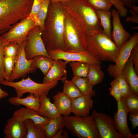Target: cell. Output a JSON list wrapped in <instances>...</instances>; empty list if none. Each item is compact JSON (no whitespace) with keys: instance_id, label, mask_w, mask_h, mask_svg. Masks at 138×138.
Instances as JSON below:
<instances>
[{"instance_id":"6da1fadb","label":"cell","mask_w":138,"mask_h":138,"mask_svg":"<svg viewBox=\"0 0 138 138\" xmlns=\"http://www.w3.org/2000/svg\"><path fill=\"white\" fill-rule=\"evenodd\" d=\"M85 37L87 50L97 59L115 62L120 49L103 30L87 31Z\"/></svg>"},{"instance_id":"7a4b0ae2","label":"cell","mask_w":138,"mask_h":138,"mask_svg":"<svg viewBox=\"0 0 138 138\" xmlns=\"http://www.w3.org/2000/svg\"><path fill=\"white\" fill-rule=\"evenodd\" d=\"M32 3L33 0H0V35L28 17Z\"/></svg>"},{"instance_id":"3957f363","label":"cell","mask_w":138,"mask_h":138,"mask_svg":"<svg viewBox=\"0 0 138 138\" xmlns=\"http://www.w3.org/2000/svg\"><path fill=\"white\" fill-rule=\"evenodd\" d=\"M63 3L50 1L49 5L53 11L52 25L54 32L43 41L47 51L56 49L65 51L64 40L65 17L61 9Z\"/></svg>"},{"instance_id":"277c9868","label":"cell","mask_w":138,"mask_h":138,"mask_svg":"<svg viewBox=\"0 0 138 138\" xmlns=\"http://www.w3.org/2000/svg\"><path fill=\"white\" fill-rule=\"evenodd\" d=\"M65 127L72 135L79 138H101L91 116L64 117Z\"/></svg>"},{"instance_id":"5b68a950","label":"cell","mask_w":138,"mask_h":138,"mask_svg":"<svg viewBox=\"0 0 138 138\" xmlns=\"http://www.w3.org/2000/svg\"><path fill=\"white\" fill-rule=\"evenodd\" d=\"M59 80L45 83H39L35 82L29 77L17 82H10L4 79L0 83L5 86H10L14 88L18 98H21L26 93L33 94L35 97L39 98L41 95L48 94L49 90L55 87L58 84Z\"/></svg>"},{"instance_id":"8992f818","label":"cell","mask_w":138,"mask_h":138,"mask_svg":"<svg viewBox=\"0 0 138 138\" xmlns=\"http://www.w3.org/2000/svg\"><path fill=\"white\" fill-rule=\"evenodd\" d=\"M65 3L76 7L86 31L103 30L96 10L88 0H71Z\"/></svg>"},{"instance_id":"52a82bcc","label":"cell","mask_w":138,"mask_h":138,"mask_svg":"<svg viewBox=\"0 0 138 138\" xmlns=\"http://www.w3.org/2000/svg\"><path fill=\"white\" fill-rule=\"evenodd\" d=\"M36 26L34 21L27 17L13 25L1 36L6 44L12 42L20 45L26 40L29 32Z\"/></svg>"},{"instance_id":"ba28073f","label":"cell","mask_w":138,"mask_h":138,"mask_svg":"<svg viewBox=\"0 0 138 138\" xmlns=\"http://www.w3.org/2000/svg\"><path fill=\"white\" fill-rule=\"evenodd\" d=\"M42 34L39 27L37 26L28 33L24 48L25 55L27 59H31L38 55L50 57L44 43Z\"/></svg>"},{"instance_id":"9c48e42d","label":"cell","mask_w":138,"mask_h":138,"mask_svg":"<svg viewBox=\"0 0 138 138\" xmlns=\"http://www.w3.org/2000/svg\"><path fill=\"white\" fill-rule=\"evenodd\" d=\"M64 40L65 51L76 52L87 50L85 32H77L68 19L65 22Z\"/></svg>"},{"instance_id":"30bf717a","label":"cell","mask_w":138,"mask_h":138,"mask_svg":"<svg viewBox=\"0 0 138 138\" xmlns=\"http://www.w3.org/2000/svg\"><path fill=\"white\" fill-rule=\"evenodd\" d=\"M138 43V32L134 33L120 48L114 64L109 65L107 71L109 74L114 78L121 73L129 59L134 47Z\"/></svg>"},{"instance_id":"8fae6325","label":"cell","mask_w":138,"mask_h":138,"mask_svg":"<svg viewBox=\"0 0 138 138\" xmlns=\"http://www.w3.org/2000/svg\"><path fill=\"white\" fill-rule=\"evenodd\" d=\"M53 60L61 59L68 63L78 61L89 64H101V62L97 59L87 50L69 52L61 50H55L48 52Z\"/></svg>"},{"instance_id":"7c38bea8","label":"cell","mask_w":138,"mask_h":138,"mask_svg":"<svg viewBox=\"0 0 138 138\" xmlns=\"http://www.w3.org/2000/svg\"><path fill=\"white\" fill-rule=\"evenodd\" d=\"M26 41L19 45L15 57L14 67L9 78V81L13 82L21 77H25L28 73H33L36 71L37 68L33 65L32 59L28 60L25 55L24 48Z\"/></svg>"},{"instance_id":"4fadbf2b","label":"cell","mask_w":138,"mask_h":138,"mask_svg":"<svg viewBox=\"0 0 138 138\" xmlns=\"http://www.w3.org/2000/svg\"><path fill=\"white\" fill-rule=\"evenodd\" d=\"M95 121L101 138H124L117 130L111 116L94 110L91 116Z\"/></svg>"},{"instance_id":"5bb4252c","label":"cell","mask_w":138,"mask_h":138,"mask_svg":"<svg viewBox=\"0 0 138 138\" xmlns=\"http://www.w3.org/2000/svg\"><path fill=\"white\" fill-rule=\"evenodd\" d=\"M117 103V110L114 114L113 118L117 130L124 138H137L138 133L133 135L128 127L127 120L128 113L123 99L121 98L120 101Z\"/></svg>"},{"instance_id":"9a60e30c","label":"cell","mask_w":138,"mask_h":138,"mask_svg":"<svg viewBox=\"0 0 138 138\" xmlns=\"http://www.w3.org/2000/svg\"><path fill=\"white\" fill-rule=\"evenodd\" d=\"M3 132L5 138H25L27 129L24 121L13 113L12 117L7 120Z\"/></svg>"},{"instance_id":"2e32d148","label":"cell","mask_w":138,"mask_h":138,"mask_svg":"<svg viewBox=\"0 0 138 138\" xmlns=\"http://www.w3.org/2000/svg\"><path fill=\"white\" fill-rule=\"evenodd\" d=\"M111 12L113 17L112 39L117 46L120 49L130 39L131 35L125 30L122 25L119 12L114 9H112Z\"/></svg>"},{"instance_id":"e0dca14e","label":"cell","mask_w":138,"mask_h":138,"mask_svg":"<svg viewBox=\"0 0 138 138\" xmlns=\"http://www.w3.org/2000/svg\"><path fill=\"white\" fill-rule=\"evenodd\" d=\"M92 97L83 95L71 100L72 113L76 116L81 117L89 116L94 105Z\"/></svg>"},{"instance_id":"ac0fdd59","label":"cell","mask_w":138,"mask_h":138,"mask_svg":"<svg viewBox=\"0 0 138 138\" xmlns=\"http://www.w3.org/2000/svg\"><path fill=\"white\" fill-rule=\"evenodd\" d=\"M24 121L28 119H31L34 126L38 129L44 130L51 119L44 118L40 116L37 111L27 108H21L16 110L13 113Z\"/></svg>"},{"instance_id":"d6986e66","label":"cell","mask_w":138,"mask_h":138,"mask_svg":"<svg viewBox=\"0 0 138 138\" xmlns=\"http://www.w3.org/2000/svg\"><path fill=\"white\" fill-rule=\"evenodd\" d=\"M54 61L53 66L48 73L44 76L42 83H49L56 80H60L63 77L67 76L66 69L68 63L61 59Z\"/></svg>"},{"instance_id":"ffe728a7","label":"cell","mask_w":138,"mask_h":138,"mask_svg":"<svg viewBox=\"0 0 138 138\" xmlns=\"http://www.w3.org/2000/svg\"><path fill=\"white\" fill-rule=\"evenodd\" d=\"M47 95L44 94L39 97L40 104L37 112L42 117L48 119H52L59 117L61 114Z\"/></svg>"},{"instance_id":"44dd1931","label":"cell","mask_w":138,"mask_h":138,"mask_svg":"<svg viewBox=\"0 0 138 138\" xmlns=\"http://www.w3.org/2000/svg\"><path fill=\"white\" fill-rule=\"evenodd\" d=\"M121 73L129 86L131 91L138 96V75L134 70L133 64L130 58Z\"/></svg>"},{"instance_id":"7402d4cb","label":"cell","mask_w":138,"mask_h":138,"mask_svg":"<svg viewBox=\"0 0 138 138\" xmlns=\"http://www.w3.org/2000/svg\"><path fill=\"white\" fill-rule=\"evenodd\" d=\"M53 103L61 114L70 116L71 112V99L62 92L59 91L53 97Z\"/></svg>"},{"instance_id":"603a6c76","label":"cell","mask_w":138,"mask_h":138,"mask_svg":"<svg viewBox=\"0 0 138 138\" xmlns=\"http://www.w3.org/2000/svg\"><path fill=\"white\" fill-rule=\"evenodd\" d=\"M9 102L16 106L20 105L25 106L26 108L37 111L40 105V99L34 96L32 94H30L24 98L13 97L9 98Z\"/></svg>"},{"instance_id":"cb8c5ba5","label":"cell","mask_w":138,"mask_h":138,"mask_svg":"<svg viewBox=\"0 0 138 138\" xmlns=\"http://www.w3.org/2000/svg\"><path fill=\"white\" fill-rule=\"evenodd\" d=\"M65 126V120L63 116L61 115L50 119L44 129L45 138H53L60 129Z\"/></svg>"},{"instance_id":"d4e9b609","label":"cell","mask_w":138,"mask_h":138,"mask_svg":"<svg viewBox=\"0 0 138 138\" xmlns=\"http://www.w3.org/2000/svg\"><path fill=\"white\" fill-rule=\"evenodd\" d=\"M75 84L84 95L95 96L96 91L93 89L87 77L74 76L71 80Z\"/></svg>"},{"instance_id":"484cf974","label":"cell","mask_w":138,"mask_h":138,"mask_svg":"<svg viewBox=\"0 0 138 138\" xmlns=\"http://www.w3.org/2000/svg\"><path fill=\"white\" fill-rule=\"evenodd\" d=\"M101 64H89L87 77L91 85L93 87L101 82L104 73L101 70Z\"/></svg>"},{"instance_id":"4316f807","label":"cell","mask_w":138,"mask_h":138,"mask_svg":"<svg viewBox=\"0 0 138 138\" xmlns=\"http://www.w3.org/2000/svg\"><path fill=\"white\" fill-rule=\"evenodd\" d=\"M32 59L33 66L39 68L44 76L48 72L54 63V60L51 57L45 56H37Z\"/></svg>"},{"instance_id":"83f0119b","label":"cell","mask_w":138,"mask_h":138,"mask_svg":"<svg viewBox=\"0 0 138 138\" xmlns=\"http://www.w3.org/2000/svg\"><path fill=\"white\" fill-rule=\"evenodd\" d=\"M96 11L102 28L103 32L112 39V26L111 21L112 15L111 12L101 10H96Z\"/></svg>"},{"instance_id":"f1b7e54d","label":"cell","mask_w":138,"mask_h":138,"mask_svg":"<svg viewBox=\"0 0 138 138\" xmlns=\"http://www.w3.org/2000/svg\"><path fill=\"white\" fill-rule=\"evenodd\" d=\"M60 80L63 84L62 92L71 100L83 95L76 85L67 79V76L63 77Z\"/></svg>"},{"instance_id":"f546056e","label":"cell","mask_w":138,"mask_h":138,"mask_svg":"<svg viewBox=\"0 0 138 138\" xmlns=\"http://www.w3.org/2000/svg\"><path fill=\"white\" fill-rule=\"evenodd\" d=\"M24 122L27 129V134L25 138H45L44 130L36 128L31 119H27Z\"/></svg>"},{"instance_id":"4dcf8cb0","label":"cell","mask_w":138,"mask_h":138,"mask_svg":"<svg viewBox=\"0 0 138 138\" xmlns=\"http://www.w3.org/2000/svg\"><path fill=\"white\" fill-rule=\"evenodd\" d=\"M89 65L87 63L78 61H72L69 63L74 76L84 77H87Z\"/></svg>"},{"instance_id":"1f68e13d","label":"cell","mask_w":138,"mask_h":138,"mask_svg":"<svg viewBox=\"0 0 138 138\" xmlns=\"http://www.w3.org/2000/svg\"><path fill=\"white\" fill-rule=\"evenodd\" d=\"M122 98L128 113H138V96L131 91L128 95Z\"/></svg>"},{"instance_id":"d6a6232c","label":"cell","mask_w":138,"mask_h":138,"mask_svg":"<svg viewBox=\"0 0 138 138\" xmlns=\"http://www.w3.org/2000/svg\"><path fill=\"white\" fill-rule=\"evenodd\" d=\"M50 2V0H44L38 13V19L40 24L39 28L42 32L44 30L45 21L47 16Z\"/></svg>"},{"instance_id":"836d02e7","label":"cell","mask_w":138,"mask_h":138,"mask_svg":"<svg viewBox=\"0 0 138 138\" xmlns=\"http://www.w3.org/2000/svg\"><path fill=\"white\" fill-rule=\"evenodd\" d=\"M44 0H33L31 10L28 16L34 21L36 26L39 27L40 24L38 19V14Z\"/></svg>"},{"instance_id":"e575fe53","label":"cell","mask_w":138,"mask_h":138,"mask_svg":"<svg viewBox=\"0 0 138 138\" xmlns=\"http://www.w3.org/2000/svg\"><path fill=\"white\" fill-rule=\"evenodd\" d=\"M96 10L110 11L113 4L109 0H88Z\"/></svg>"},{"instance_id":"d590c367","label":"cell","mask_w":138,"mask_h":138,"mask_svg":"<svg viewBox=\"0 0 138 138\" xmlns=\"http://www.w3.org/2000/svg\"><path fill=\"white\" fill-rule=\"evenodd\" d=\"M15 57L5 56L4 67L5 75V79L9 80L14 69L15 64Z\"/></svg>"},{"instance_id":"8d00e7d4","label":"cell","mask_w":138,"mask_h":138,"mask_svg":"<svg viewBox=\"0 0 138 138\" xmlns=\"http://www.w3.org/2000/svg\"><path fill=\"white\" fill-rule=\"evenodd\" d=\"M19 45L12 42L6 44L3 48L5 56L15 57L17 55Z\"/></svg>"},{"instance_id":"74e56055","label":"cell","mask_w":138,"mask_h":138,"mask_svg":"<svg viewBox=\"0 0 138 138\" xmlns=\"http://www.w3.org/2000/svg\"><path fill=\"white\" fill-rule=\"evenodd\" d=\"M110 87L109 88L110 95L114 97L118 102L121 99L120 87L117 77L114 78L110 83Z\"/></svg>"},{"instance_id":"f35d334b","label":"cell","mask_w":138,"mask_h":138,"mask_svg":"<svg viewBox=\"0 0 138 138\" xmlns=\"http://www.w3.org/2000/svg\"><path fill=\"white\" fill-rule=\"evenodd\" d=\"M4 40L0 35V82L5 79L4 64V55L3 52L4 45L6 44Z\"/></svg>"},{"instance_id":"ab89813d","label":"cell","mask_w":138,"mask_h":138,"mask_svg":"<svg viewBox=\"0 0 138 138\" xmlns=\"http://www.w3.org/2000/svg\"><path fill=\"white\" fill-rule=\"evenodd\" d=\"M113 4L119 13L120 16L125 17L127 14L128 11L124 4L120 0H109Z\"/></svg>"},{"instance_id":"60d3db41","label":"cell","mask_w":138,"mask_h":138,"mask_svg":"<svg viewBox=\"0 0 138 138\" xmlns=\"http://www.w3.org/2000/svg\"><path fill=\"white\" fill-rule=\"evenodd\" d=\"M130 58L132 62L134 70L138 75V43L132 49Z\"/></svg>"},{"instance_id":"b9f144b4","label":"cell","mask_w":138,"mask_h":138,"mask_svg":"<svg viewBox=\"0 0 138 138\" xmlns=\"http://www.w3.org/2000/svg\"><path fill=\"white\" fill-rule=\"evenodd\" d=\"M129 119L132 125V129H135L138 126V113L129 114Z\"/></svg>"},{"instance_id":"7bdbcfd3","label":"cell","mask_w":138,"mask_h":138,"mask_svg":"<svg viewBox=\"0 0 138 138\" xmlns=\"http://www.w3.org/2000/svg\"><path fill=\"white\" fill-rule=\"evenodd\" d=\"M130 12L132 14V16L128 17L125 19L128 22L131 21L132 22L138 23V15L136 14L132 9L131 8Z\"/></svg>"},{"instance_id":"ee69618b","label":"cell","mask_w":138,"mask_h":138,"mask_svg":"<svg viewBox=\"0 0 138 138\" xmlns=\"http://www.w3.org/2000/svg\"><path fill=\"white\" fill-rule=\"evenodd\" d=\"M117 77L120 88L125 87L129 85L121 72Z\"/></svg>"},{"instance_id":"f6af8a7d","label":"cell","mask_w":138,"mask_h":138,"mask_svg":"<svg viewBox=\"0 0 138 138\" xmlns=\"http://www.w3.org/2000/svg\"><path fill=\"white\" fill-rule=\"evenodd\" d=\"M121 98H124L128 95L131 91L129 85L120 88Z\"/></svg>"},{"instance_id":"bcb514c9","label":"cell","mask_w":138,"mask_h":138,"mask_svg":"<svg viewBox=\"0 0 138 138\" xmlns=\"http://www.w3.org/2000/svg\"><path fill=\"white\" fill-rule=\"evenodd\" d=\"M124 4L130 8L138 2V0H120Z\"/></svg>"},{"instance_id":"7dc6e473","label":"cell","mask_w":138,"mask_h":138,"mask_svg":"<svg viewBox=\"0 0 138 138\" xmlns=\"http://www.w3.org/2000/svg\"><path fill=\"white\" fill-rule=\"evenodd\" d=\"M64 128H62L60 129L56 133L53 138H62V134Z\"/></svg>"},{"instance_id":"c3c4849f","label":"cell","mask_w":138,"mask_h":138,"mask_svg":"<svg viewBox=\"0 0 138 138\" xmlns=\"http://www.w3.org/2000/svg\"><path fill=\"white\" fill-rule=\"evenodd\" d=\"M8 96V93L2 90L0 87V101L2 98L7 97Z\"/></svg>"},{"instance_id":"681fc988","label":"cell","mask_w":138,"mask_h":138,"mask_svg":"<svg viewBox=\"0 0 138 138\" xmlns=\"http://www.w3.org/2000/svg\"><path fill=\"white\" fill-rule=\"evenodd\" d=\"M68 131V130L66 129L64 130H63L62 135V138H68L69 137Z\"/></svg>"},{"instance_id":"f907efd6","label":"cell","mask_w":138,"mask_h":138,"mask_svg":"<svg viewBox=\"0 0 138 138\" xmlns=\"http://www.w3.org/2000/svg\"><path fill=\"white\" fill-rule=\"evenodd\" d=\"M71 0H50V1L52 2H61L64 3L67 2Z\"/></svg>"},{"instance_id":"816d5d0a","label":"cell","mask_w":138,"mask_h":138,"mask_svg":"<svg viewBox=\"0 0 138 138\" xmlns=\"http://www.w3.org/2000/svg\"><path fill=\"white\" fill-rule=\"evenodd\" d=\"M132 10L137 14H138V7L134 5L132 8Z\"/></svg>"},{"instance_id":"f5cc1de1","label":"cell","mask_w":138,"mask_h":138,"mask_svg":"<svg viewBox=\"0 0 138 138\" xmlns=\"http://www.w3.org/2000/svg\"><path fill=\"white\" fill-rule=\"evenodd\" d=\"M134 28V29H137L138 28V27H134V28Z\"/></svg>"}]
</instances>
